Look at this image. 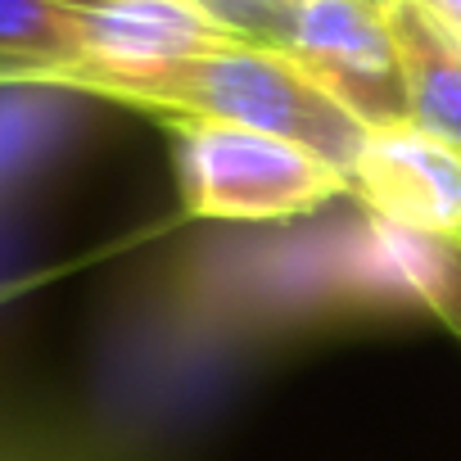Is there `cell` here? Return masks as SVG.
I'll return each mask as SVG.
<instances>
[{"label":"cell","mask_w":461,"mask_h":461,"mask_svg":"<svg viewBox=\"0 0 461 461\" xmlns=\"http://www.w3.org/2000/svg\"><path fill=\"white\" fill-rule=\"evenodd\" d=\"M100 100L149 109L163 118H212L240 122L272 136H290L339 172H348L371 136L335 95H326L303 64L272 41H230L212 55L131 77L109 86Z\"/></svg>","instance_id":"obj_1"},{"label":"cell","mask_w":461,"mask_h":461,"mask_svg":"<svg viewBox=\"0 0 461 461\" xmlns=\"http://www.w3.org/2000/svg\"><path fill=\"white\" fill-rule=\"evenodd\" d=\"M167 131L190 217L285 221L348 194V172L290 136L212 118H167Z\"/></svg>","instance_id":"obj_2"},{"label":"cell","mask_w":461,"mask_h":461,"mask_svg":"<svg viewBox=\"0 0 461 461\" xmlns=\"http://www.w3.org/2000/svg\"><path fill=\"white\" fill-rule=\"evenodd\" d=\"M68 10L77 19V64L50 86L95 100L118 82L254 41L203 0H68Z\"/></svg>","instance_id":"obj_3"},{"label":"cell","mask_w":461,"mask_h":461,"mask_svg":"<svg viewBox=\"0 0 461 461\" xmlns=\"http://www.w3.org/2000/svg\"><path fill=\"white\" fill-rule=\"evenodd\" d=\"M281 50L335 95L362 127L411 122L402 59L389 32V14L375 0H290Z\"/></svg>","instance_id":"obj_4"},{"label":"cell","mask_w":461,"mask_h":461,"mask_svg":"<svg viewBox=\"0 0 461 461\" xmlns=\"http://www.w3.org/2000/svg\"><path fill=\"white\" fill-rule=\"evenodd\" d=\"M348 194L384 226L461 249V149L416 122L366 136L348 167Z\"/></svg>","instance_id":"obj_5"},{"label":"cell","mask_w":461,"mask_h":461,"mask_svg":"<svg viewBox=\"0 0 461 461\" xmlns=\"http://www.w3.org/2000/svg\"><path fill=\"white\" fill-rule=\"evenodd\" d=\"M384 14L402 59L411 122L461 149V32H452L425 0H393Z\"/></svg>","instance_id":"obj_6"},{"label":"cell","mask_w":461,"mask_h":461,"mask_svg":"<svg viewBox=\"0 0 461 461\" xmlns=\"http://www.w3.org/2000/svg\"><path fill=\"white\" fill-rule=\"evenodd\" d=\"M77 64L68 0H0V86H50Z\"/></svg>","instance_id":"obj_7"},{"label":"cell","mask_w":461,"mask_h":461,"mask_svg":"<svg viewBox=\"0 0 461 461\" xmlns=\"http://www.w3.org/2000/svg\"><path fill=\"white\" fill-rule=\"evenodd\" d=\"M384 236L393 245L389 254L398 258L407 290L461 339V249L411 236V230H398V226H384Z\"/></svg>","instance_id":"obj_8"},{"label":"cell","mask_w":461,"mask_h":461,"mask_svg":"<svg viewBox=\"0 0 461 461\" xmlns=\"http://www.w3.org/2000/svg\"><path fill=\"white\" fill-rule=\"evenodd\" d=\"M203 5H212V10H217L226 23H236L245 37L281 46V28H285V0H203Z\"/></svg>","instance_id":"obj_9"},{"label":"cell","mask_w":461,"mask_h":461,"mask_svg":"<svg viewBox=\"0 0 461 461\" xmlns=\"http://www.w3.org/2000/svg\"><path fill=\"white\" fill-rule=\"evenodd\" d=\"M425 5H429L452 32H461V0H425Z\"/></svg>","instance_id":"obj_10"},{"label":"cell","mask_w":461,"mask_h":461,"mask_svg":"<svg viewBox=\"0 0 461 461\" xmlns=\"http://www.w3.org/2000/svg\"><path fill=\"white\" fill-rule=\"evenodd\" d=\"M0 461H28V456H0Z\"/></svg>","instance_id":"obj_11"},{"label":"cell","mask_w":461,"mask_h":461,"mask_svg":"<svg viewBox=\"0 0 461 461\" xmlns=\"http://www.w3.org/2000/svg\"><path fill=\"white\" fill-rule=\"evenodd\" d=\"M375 5H384V10H389V5H393V0H375Z\"/></svg>","instance_id":"obj_12"},{"label":"cell","mask_w":461,"mask_h":461,"mask_svg":"<svg viewBox=\"0 0 461 461\" xmlns=\"http://www.w3.org/2000/svg\"><path fill=\"white\" fill-rule=\"evenodd\" d=\"M285 5H290V0H285Z\"/></svg>","instance_id":"obj_13"}]
</instances>
